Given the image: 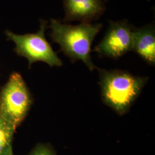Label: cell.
<instances>
[{
  "instance_id": "7a4b0ae2",
  "label": "cell",
  "mask_w": 155,
  "mask_h": 155,
  "mask_svg": "<svg viewBox=\"0 0 155 155\" xmlns=\"http://www.w3.org/2000/svg\"><path fill=\"white\" fill-rule=\"evenodd\" d=\"M97 69L104 103L119 116H124L139 97L148 78L134 76L125 70Z\"/></svg>"
},
{
  "instance_id": "52a82bcc",
  "label": "cell",
  "mask_w": 155,
  "mask_h": 155,
  "mask_svg": "<svg viewBox=\"0 0 155 155\" xmlns=\"http://www.w3.org/2000/svg\"><path fill=\"white\" fill-rule=\"evenodd\" d=\"M150 66L155 64V26L150 24L136 28L133 32L132 50Z\"/></svg>"
},
{
  "instance_id": "30bf717a",
  "label": "cell",
  "mask_w": 155,
  "mask_h": 155,
  "mask_svg": "<svg viewBox=\"0 0 155 155\" xmlns=\"http://www.w3.org/2000/svg\"><path fill=\"white\" fill-rule=\"evenodd\" d=\"M11 155H14V153H12Z\"/></svg>"
},
{
  "instance_id": "9c48e42d",
  "label": "cell",
  "mask_w": 155,
  "mask_h": 155,
  "mask_svg": "<svg viewBox=\"0 0 155 155\" xmlns=\"http://www.w3.org/2000/svg\"><path fill=\"white\" fill-rule=\"evenodd\" d=\"M28 155H56L55 151L51 145L48 144H38Z\"/></svg>"
},
{
  "instance_id": "8992f818",
  "label": "cell",
  "mask_w": 155,
  "mask_h": 155,
  "mask_svg": "<svg viewBox=\"0 0 155 155\" xmlns=\"http://www.w3.org/2000/svg\"><path fill=\"white\" fill-rule=\"evenodd\" d=\"M65 16L62 22H93L105 12L104 0H63Z\"/></svg>"
},
{
  "instance_id": "8fae6325",
  "label": "cell",
  "mask_w": 155,
  "mask_h": 155,
  "mask_svg": "<svg viewBox=\"0 0 155 155\" xmlns=\"http://www.w3.org/2000/svg\"><path fill=\"white\" fill-rule=\"evenodd\" d=\"M104 1L105 2V1H108V0H104Z\"/></svg>"
},
{
  "instance_id": "ba28073f",
  "label": "cell",
  "mask_w": 155,
  "mask_h": 155,
  "mask_svg": "<svg viewBox=\"0 0 155 155\" xmlns=\"http://www.w3.org/2000/svg\"><path fill=\"white\" fill-rule=\"evenodd\" d=\"M16 130L0 118V155L13 153L12 143Z\"/></svg>"
},
{
  "instance_id": "6da1fadb",
  "label": "cell",
  "mask_w": 155,
  "mask_h": 155,
  "mask_svg": "<svg viewBox=\"0 0 155 155\" xmlns=\"http://www.w3.org/2000/svg\"><path fill=\"white\" fill-rule=\"evenodd\" d=\"M102 27L101 23L91 22L72 25L52 18L49 26L51 29L50 36L72 63L81 61L90 71H93L97 67L91 59V45Z\"/></svg>"
},
{
  "instance_id": "3957f363",
  "label": "cell",
  "mask_w": 155,
  "mask_h": 155,
  "mask_svg": "<svg viewBox=\"0 0 155 155\" xmlns=\"http://www.w3.org/2000/svg\"><path fill=\"white\" fill-rule=\"evenodd\" d=\"M32 104V95L21 75L12 72L0 91V118L16 130Z\"/></svg>"
},
{
  "instance_id": "5b68a950",
  "label": "cell",
  "mask_w": 155,
  "mask_h": 155,
  "mask_svg": "<svg viewBox=\"0 0 155 155\" xmlns=\"http://www.w3.org/2000/svg\"><path fill=\"white\" fill-rule=\"evenodd\" d=\"M135 28L127 20L110 21L104 38L94 48L100 56L118 59L132 50Z\"/></svg>"
},
{
  "instance_id": "277c9868",
  "label": "cell",
  "mask_w": 155,
  "mask_h": 155,
  "mask_svg": "<svg viewBox=\"0 0 155 155\" xmlns=\"http://www.w3.org/2000/svg\"><path fill=\"white\" fill-rule=\"evenodd\" d=\"M47 28V21L40 20V29L36 33L17 35L9 31H6L8 39L15 44L17 54L28 60L29 68L37 61L45 62L51 67L63 65L61 59L45 39Z\"/></svg>"
}]
</instances>
